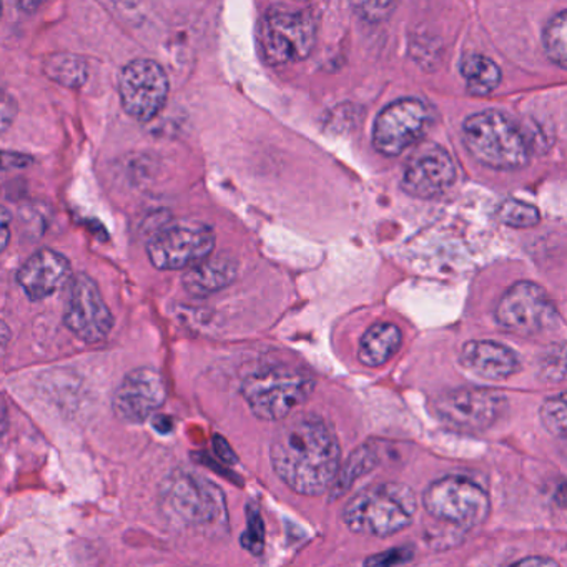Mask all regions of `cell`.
<instances>
[{
  "mask_svg": "<svg viewBox=\"0 0 567 567\" xmlns=\"http://www.w3.org/2000/svg\"><path fill=\"white\" fill-rule=\"evenodd\" d=\"M271 466L295 493L320 496L341 467V447L333 427L313 413L288 417L271 440Z\"/></svg>",
  "mask_w": 567,
  "mask_h": 567,
  "instance_id": "obj_1",
  "label": "cell"
},
{
  "mask_svg": "<svg viewBox=\"0 0 567 567\" xmlns=\"http://www.w3.org/2000/svg\"><path fill=\"white\" fill-rule=\"evenodd\" d=\"M416 509V494L406 484H373L348 501L343 520L353 533L388 537L406 529Z\"/></svg>",
  "mask_w": 567,
  "mask_h": 567,
  "instance_id": "obj_2",
  "label": "cell"
},
{
  "mask_svg": "<svg viewBox=\"0 0 567 567\" xmlns=\"http://www.w3.org/2000/svg\"><path fill=\"white\" fill-rule=\"evenodd\" d=\"M464 145L474 161L493 171H519L529 161V145L516 124L497 111L471 115L463 125Z\"/></svg>",
  "mask_w": 567,
  "mask_h": 567,
  "instance_id": "obj_3",
  "label": "cell"
},
{
  "mask_svg": "<svg viewBox=\"0 0 567 567\" xmlns=\"http://www.w3.org/2000/svg\"><path fill=\"white\" fill-rule=\"evenodd\" d=\"M164 511L195 527L227 526V503L217 484L192 471H175L161 489Z\"/></svg>",
  "mask_w": 567,
  "mask_h": 567,
  "instance_id": "obj_4",
  "label": "cell"
},
{
  "mask_svg": "<svg viewBox=\"0 0 567 567\" xmlns=\"http://www.w3.org/2000/svg\"><path fill=\"white\" fill-rule=\"evenodd\" d=\"M315 380L303 371L267 368L248 374L241 394L261 421L287 420L313 393Z\"/></svg>",
  "mask_w": 567,
  "mask_h": 567,
  "instance_id": "obj_5",
  "label": "cell"
},
{
  "mask_svg": "<svg viewBox=\"0 0 567 567\" xmlns=\"http://www.w3.org/2000/svg\"><path fill=\"white\" fill-rule=\"evenodd\" d=\"M317 44V22L308 11H270L258 25V48L271 68L303 61Z\"/></svg>",
  "mask_w": 567,
  "mask_h": 567,
  "instance_id": "obj_6",
  "label": "cell"
},
{
  "mask_svg": "<svg viewBox=\"0 0 567 567\" xmlns=\"http://www.w3.org/2000/svg\"><path fill=\"white\" fill-rule=\"evenodd\" d=\"M423 506L434 519L461 530L480 527L491 513L486 491L474 481L461 476L441 477L430 484L423 494Z\"/></svg>",
  "mask_w": 567,
  "mask_h": 567,
  "instance_id": "obj_7",
  "label": "cell"
},
{
  "mask_svg": "<svg viewBox=\"0 0 567 567\" xmlns=\"http://www.w3.org/2000/svg\"><path fill=\"white\" fill-rule=\"evenodd\" d=\"M214 230L202 221H175L152 235L147 257L157 270H187L210 257L215 248Z\"/></svg>",
  "mask_w": 567,
  "mask_h": 567,
  "instance_id": "obj_8",
  "label": "cell"
},
{
  "mask_svg": "<svg viewBox=\"0 0 567 567\" xmlns=\"http://www.w3.org/2000/svg\"><path fill=\"white\" fill-rule=\"evenodd\" d=\"M171 94L167 72L152 59H134L118 75V95L122 109L137 122H152L162 111Z\"/></svg>",
  "mask_w": 567,
  "mask_h": 567,
  "instance_id": "obj_9",
  "label": "cell"
},
{
  "mask_svg": "<svg viewBox=\"0 0 567 567\" xmlns=\"http://www.w3.org/2000/svg\"><path fill=\"white\" fill-rule=\"evenodd\" d=\"M556 320V305L546 290L533 281L514 284L496 307L497 324L519 337H536L554 327Z\"/></svg>",
  "mask_w": 567,
  "mask_h": 567,
  "instance_id": "obj_10",
  "label": "cell"
},
{
  "mask_svg": "<svg viewBox=\"0 0 567 567\" xmlns=\"http://www.w3.org/2000/svg\"><path fill=\"white\" fill-rule=\"evenodd\" d=\"M433 124L431 109L420 99H400L378 115L373 145L381 155L398 157L416 145Z\"/></svg>",
  "mask_w": 567,
  "mask_h": 567,
  "instance_id": "obj_11",
  "label": "cell"
},
{
  "mask_svg": "<svg viewBox=\"0 0 567 567\" xmlns=\"http://www.w3.org/2000/svg\"><path fill=\"white\" fill-rule=\"evenodd\" d=\"M64 323L79 340L89 344L107 340L114 328V315L102 297L101 288L89 275L71 278Z\"/></svg>",
  "mask_w": 567,
  "mask_h": 567,
  "instance_id": "obj_12",
  "label": "cell"
},
{
  "mask_svg": "<svg viewBox=\"0 0 567 567\" xmlns=\"http://www.w3.org/2000/svg\"><path fill=\"white\" fill-rule=\"evenodd\" d=\"M507 408L503 393L484 388H457L434 401V411L443 423L463 431H483L493 426Z\"/></svg>",
  "mask_w": 567,
  "mask_h": 567,
  "instance_id": "obj_13",
  "label": "cell"
},
{
  "mask_svg": "<svg viewBox=\"0 0 567 567\" xmlns=\"http://www.w3.org/2000/svg\"><path fill=\"white\" fill-rule=\"evenodd\" d=\"M167 401L164 377L155 368L141 367L125 374L112 400L115 416L124 423L142 424Z\"/></svg>",
  "mask_w": 567,
  "mask_h": 567,
  "instance_id": "obj_14",
  "label": "cell"
},
{
  "mask_svg": "<svg viewBox=\"0 0 567 567\" xmlns=\"http://www.w3.org/2000/svg\"><path fill=\"white\" fill-rule=\"evenodd\" d=\"M456 177L453 157L440 145H427L411 157L404 168L401 187L411 197L427 200L444 194Z\"/></svg>",
  "mask_w": 567,
  "mask_h": 567,
  "instance_id": "obj_15",
  "label": "cell"
},
{
  "mask_svg": "<svg viewBox=\"0 0 567 567\" xmlns=\"http://www.w3.org/2000/svg\"><path fill=\"white\" fill-rule=\"evenodd\" d=\"M72 278L71 261L68 257L51 250L42 248L28 258L19 268L16 280L19 287L24 291L25 297L32 301H42L52 297L55 291L69 284Z\"/></svg>",
  "mask_w": 567,
  "mask_h": 567,
  "instance_id": "obj_16",
  "label": "cell"
},
{
  "mask_svg": "<svg viewBox=\"0 0 567 567\" xmlns=\"http://www.w3.org/2000/svg\"><path fill=\"white\" fill-rule=\"evenodd\" d=\"M460 360L466 370L487 380H504L520 370L516 351L493 340L467 341Z\"/></svg>",
  "mask_w": 567,
  "mask_h": 567,
  "instance_id": "obj_17",
  "label": "cell"
},
{
  "mask_svg": "<svg viewBox=\"0 0 567 567\" xmlns=\"http://www.w3.org/2000/svg\"><path fill=\"white\" fill-rule=\"evenodd\" d=\"M238 268L228 257H207L187 268L182 285L195 298L210 297L234 284Z\"/></svg>",
  "mask_w": 567,
  "mask_h": 567,
  "instance_id": "obj_18",
  "label": "cell"
},
{
  "mask_svg": "<svg viewBox=\"0 0 567 567\" xmlns=\"http://www.w3.org/2000/svg\"><path fill=\"white\" fill-rule=\"evenodd\" d=\"M401 343H403V333L396 324H373L361 338L358 360L364 367H383L400 351Z\"/></svg>",
  "mask_w": 567,
  "mask_h": 567,
  "instance_id": "obj_19",
  "label": "cell"
},
{
  "mask_svg": "<svg viewBox=\"0 0 567 567\" xmlns=\"http://www.w3.org/2000/svg\"><path fill=\"white\" fill-rule=\"evenodd\" d=\"M42 72L55 84L68 89L84 87L89 79L87 61L69 52H59L45 58L42 62Z\"/></svg>",
  "mask_w": 567,
  "mask_h": 567,
  "instance_id": "obj_20",
  "label": "cell"
},
{
  "mask_svg": "<svg viewBox=\"0 0 567 567\" xmlns=\"http://www.w3.org/2000/svg\"><path fill=\"white\" fill-rule=\"evenodd\" d=\"M460 71L466 81L467 91L473 95H480V97L496 91L499 87L501 79H503L496 62L480 54L466 55L461 61Z\"/></svg>",
  "mask_w": 567,
  "mask_h": 567,
  "instance_id": "obj_21",
  "label": "cell"
},
{
  "mask_svg": "<svg viewBox=\"0 0 567 567\" xmlns=\"http://www.w3.org/2000/svg\"><path fill=\"white\" fill-rule=\"evenodd\" d=\"M378 464V456L373 447L361 446L357 453L351 454L348 463L338 471L337 480L333 481L331 487H334V496L347 493L354 481L360 480L364 474L370 473Z\"/></svg>",
  "mask_w": 567,
  "mask_h": 567,
  "instance_id": "obj_22",
  "label": "cell"
},
{
  "mask_svg": "<svg viewBox=\"0 0 567 567\" xmlns=\"http://www.w3.org/2000/svg\"><path fill=\"white\" fill-rule=\"evenodd\" d=\"M567 16L566 11H560L554 16L543 32L544 51L550 62L559 69H567V49H566Z\"/></svg>",
  "mask_w": 567,
  "mask_h": 567,
  "instance_id": "obj_23",
  "label": "cell"
},
{
  "mask_svg": "<svg viewBox=\"0 0 567 567\" xmlns=\"http://www.w3.org/2000/svg\"><path fill=\"white\" fill-rule=\"evenodd\" d=\"M497 217L504 225L513 228L536 227L540 221L539 210L534 205L516 200V198L504 200L497 210Z\"/></svg>",
  "mask_w": 567,
  "mask_h": 567,
  "instance_id": "obj_24",
  "label": "cell"
},
{
  "mask_svg": "<svg viewBox=\"0 0 567 567\" xmlns=\"http://www.w3.org/2000/svg\"><path fill=\"white\" fill-rule=\"evenodd\" d=\"M539 417L543 426L557 437H566L567 406L566 393L556 394L544 401L539 408Z\"/></svg>",
  "mask_w": 567,
  "mask_h": 567,
  "instance_id": "obj_25",
  "label": "cell"
},
{
  "mask_svg": "<svg viewBox=\"0 0 567 567\" xmlns=\"http://www.w3.org/2000/svg\"><path fill=\"white\" fill-rule=\"evenodd\" d=\"M241 546L254 556H261L265 549V524L257 504L247 506V529L241 534Z\"/></svg>",
  "mask_w": 567,
  "mask_h": 567,
  "instance_id": "obj_26",
  "label": "cell"
},
{
  "mask_svg": "<svg viewBox=\"0 0 567 567\" xmlns=\"http://www.w3.org/2000/svg\"><path fill=\"white\" fill-rule=\"evenodd\" d=\"M358 18L370 24H381L396 11L400 0H350Z\"/></svg>",
  "mask_w": 567,
  "mask_h": 567,
  "instance_id": "obj_27",
  "label": "cell"
},
{
  "mask_svg": "<svg viewBox=\"0 0 567 567\" xmlns=\"http://www.w3.org/2000/svg\"><path fill=\"white\" fill-rule=\"evenodd\" d=\"M539 377L550 383H560L566 377V348L564 343L554 344L553 351L546 353V358L540 361Z\"/></svg>",
  "mask_w": 567,
  "mask_h": 567,
  "instance_id": "obj_28",
  "label": "cell"
},
{
  "mask_svg": "<svg viewBox=\"0 0 567 567\" xmlns=\"http://www.w3.org/2000/svg\"><path fill=\"white\" fill-rule=\"evenodd\" d=\"M411 559H413V549L406 546L374 554L373 557L364 560V564L367 566H398V564H404Z\"/></svg>",
  "mask_w": 567,
  "mask_h": 567,
  "instance_id": "obj_29",
  "label": "cell"
},
{
  "mask_svg": "<svg viewBox=\"0 0 567 567\" xmlns=\"http://www.w3.org/2000/svg\"><path fill=\"white\" fill-rule=\"evenodd\" d=\"M18 117V102L8 92L0 91V132L8 131Z\"/></svg>",
  "mask_w": 567,
  "mask_h": 567,
  "instance_id": "obj_30",
  "label": "cell"
},
{
  "mask_svg": "<svg viewBox=\"0 0 567 567\" xmlns=\"http://www.w3.org/2000/svg\"><path fill=\"white\" fill-rule=\"evenodd\" d=\"M34 158L22 152L0 151V171H21L28 168Z\"/></svg>",
  "mask_w": 567,
  "mask_h": 567,
  "instance_id": "obj_31",
  "label": "cell"
},
{
  "mask_svg": "<svg viewBox=\"0 0 567 567\" xmlns=\"http://www.w3.org/2000/svg\"><path fill=\"white\" fill-rule=\"evenodd\" d=\"M11 221L12 215L9 214L8 208L0 207V254L8 248L11 241Z\"/></svg>",
  "mask_w": 567,
  "mask_h": 567,
  "instance_id": "obj_32",
  "label": "cell"
},
{
  "mask_svg": "<svg viewBox=\"0 0 567 567\" xmlns=\"http://www.w3.org/2000/svg\"><path fill=\"white\" fill-rule=\"evenodd\" d=\"M214 450L217 453V456L220 457L224 463L228 464H237L238 457L237 454L231 450L230 444L224 440L221 436L214 437Z\"/></svg>",
  "mask_w": 567,
  "mask_h": 567,
  "instance_id": "obj_33",
  "label": "cell"
},
{
  "mask_svg": "<svg viewBox=\"0 0 567 567\" xmlns=\"http://www.w3.org/2000/svg\"><path fill=\"white\" fill-rule=\"evenodd\" d=\"M516 566H526V567H556L557 563L554 559H549V557H527V559L519 560V563H516Z\"/></svg>",
  "mask_w": 567,
  "mask_h": 567,
  "instance_id": "obj_34",
  "label": "cell"
},
{
  "mask_svg": "<svg viewBox=\"0 0 567 567\" xmlns=\"http://www.w3.org/2000/svg\"><path fill=\"white\" fill-rule=\"evenodd\" d=\"M14 2L22 12H25V14H34V12H38L39 9L48 2V0H14Z\"/></svg>",
  "mask_w": 567,
  "mask_h": 567,
  "instance_id": "obj_35",
  "label": "cell"
},
{
  "mask_svg": "<svg viewBox=\"0 0 567 567\" xmlns=\"http://www.w3.org/2000/svg\"><path fill=\"white\" fill-rule=\"evenodd\" d=\"M9 341H11V330L4 321H0V357L8 350Z\"/></svg>",
  "mask_w": 567,
  "mask_h": 567,
  "instance_id": "obj_36",
  "label": "cell"
},
{
  "mask_svg": "<svg viewBox=\"0 0 567 567\" xmlns=\"http://www.w3.org/2000/svg\"><path fill=\"white\" fill-rule=\"evenodd\" d=\"M2 11H4V4H2V0H0V18H2Z\"/></svg>",
  "mask_w": 567,
  "mask_h": 567,
  "instance_id": "obj_37",
  "label": "cell"
},
{
  "mask_svg": "<svg viewBox=\"0 0 567 567\" xmlns=\"http://www.w3.org/2000/svg\"><path fill=\"white\" fill-rule=\"evenodd\" d=\"M297 2H307V0H297Z\"/></svg>",
  "mask_w": 567,
  "mask_h": 567,
  "instance_id": "obj_38",
  "label": "cell"
}]
</instances>
